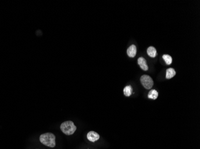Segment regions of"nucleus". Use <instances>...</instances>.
I'll use <instances>...</instances> for the list:
<instances>
[{
  "label": "nucleus",
  "instance_id": "f257e3e1",
  "mask_svg": "<svg viewBox=\"0 0 200 149\" xmlns=\"http://www.w3.org/2000/svg\"><path fill=\"white\" fill-rule=\"evenodd\" d=\"M55 136L52 133H46L41 135L40 137V142L48 147H54L56 145L55 143Z\"/></svg>",
  "mask_w": 200,
  "mask_h": 149
},
{
  "label": "nucleus",
  "instance_id": "f03ea898",
  "mask_svg": "<svg viewBox=\"0 0 200 149\" xmlns=\"http://www.w3.org/2000/svg\"><path fill=\"white\" fill-rule=\"evenodd\" d=\"M76 129V126L72 121H65L61 125V131L67 135L73 134Z\"/></svg>",
  "mask_w": 200,
  "mask_h": 149
},
{
  "label": "nucleus",
  "instance_id": "7ed1b4c3",
  "mask_svg": "<svg viewBox=\"0 0 200 149\" xmlns=\"http://www.w3.org/2000/svg\"><path fill=\"white\" fill-rule=\"evenodd\" d=\"M140 81L142 86L146 89H151L153 86V81L150 76L149 75H144L140 78Z\"/></svg>",
  "mask_w": 200,
  "mask_h": 149
},
{
  "label": "nucleus",
  "instance_id": "20e7f679",
  "mask_svg": "<svg viewBox=\"0 0 200 149\" xmlns=\"http://www.w3.org/2000/svg\"><path fill=\"white\" fill-rule=\"evenodd\" d=\"M87 138L88 140H89L91 142H95L99 140V135L98 133H96L95 131H90L87 134Z\"/></svg>",
  "mask_w": 200,
  "mask_h": 149
},
{
  "label": "nucleus",
  "instance_id": "39448f33",
  "mask_svg": "<svg viewBox=\"0 0 200 149\" xmlns=\"http://www.w3.org/2000/svg\"><path fill=\"white\" fill-rule=\"evenodd\" d=\"M138 63L139 66H140L141 69H143V71H146L148 70L149 68H148V66L147 65L146 60L143 57H140L138 59Z\"/></svg>",
  "mask_w": 200,
  "mask_h": 149
},
{
  "label": "nucleus",
  "instance_id": "423d86ee",
  "mask_svg": "<svg viewBox=\"0 0 200 149\" xmlns=\"http://www.w3.org/2000/svg\"><path fill=\"white\" fill-rule=\"evenodd\" d=\"M137 53V48L135 46H131L127 50V54L130 57H134Z\"/></svg>",
  "mask_w": 200,
  "mask_h": 149
},
{
  "label": "nucleus",
  "instance_id": "0eeeda50",
  "mask_svg": "<svg viewBox=\"0 0 200 149\" xmlns=\"http://www.w3.org/2000/svg\"><path fill=\"white\" fill-rule=\"evenodd\" d=\"M176 71L173 68H168L167 70L166 73V78L167 79H171L176 75Z\"/></svg>",
  "mask_w": 200,
  "mask_h": 149
},
{
  "label": "nucleus",
  "instance_id": "6e6552de",
  "mask_svg": "<svg viewBox=\"0 0 200 149\" xmlns=\"http://www.w3.org/2000/svg\"><path fill=\"white\" fill-rule=\"evenodd\" d=\"M147 54L151 57H155L156 56V50L153 47H149L147 50Z\"/></svg>",
  "mask_w": 200,
  "mask_h": 149
},
{
  "label": "nucleus",
  "instance_id": "1a4fd4ad",
  "mask_svg": "<svg viewBox=\"0 0 200 149\" xmlns=\"http://www.w3.org/2000/svg\"><path fill=\"white\" fill-rule=\"evenodd\" d=\"M158 93L155 90H152L151 91H150V92L148 94V97L153 100H156L158 98Z\"/></svg>",
  "mask_w": 200,
  "mask_h": 149
},
{
  "label": "nucleus",
  "instance_id": "9d476101",
  "mask_svg": "<svg viewBox=\"0 0 200 149\" xmlns=\"http://www.w3.org/2000/svg\"><path fill=\"white\" fill-rule=\"evenodd\" d=\"M132 92V89L130 86L125 87L124 89V93L125 96L127 97H129L131 95Z\"/></svg>",
  "mask_w": 200,
  "mask_h": 149
},
{
  "label": "nucleus",
  "instance_id": "9b49d317",
  "mask_svg": "<svg viewBox=\"0 0 200 149\" xmlns=\"http://www.w3.org/2000/svg\"><path fill=\"white\" fill-rule=\"evenodd\" d=\"M163 58L164 60V61H165L167 65H171V63H172V61H173V59H172V57L170 56L167 55V54H164V55H163Z\"/></svg>",
  "mask_w": 200,
  "mask_h": 149
}]
</instances>
